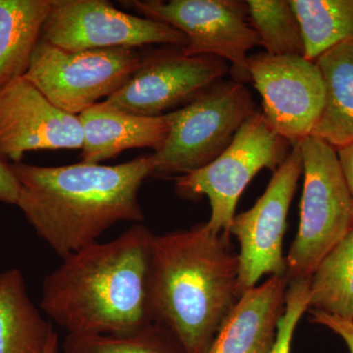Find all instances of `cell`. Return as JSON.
<instances>
[{
	"label": "cell",
	"mask_w": 353,
	"mask_h": 353,
	"mask_svg": "<svg viewBox=\"0 0 353 353\" xmlns=\"http://www.w3.org/2000/svg\"><path fill=\"white\" fill-rule=\"evenodd\" d=\"M153 236L137 223L69 255L44 279L41 308L70 334L127 336L152 324Z\"/></svg>",
	"instance_id": "6da1fadb"
},
{
	"label": "cell",
	"mask_w": 353,
	"mask_h": 353,
	"mask_svg": "<svg viewBox=\"0 0 353 353\" xmlns=\"http://www.w3.org/2000/svg\"><path fill=\"white\" fill-rule=\"evenodd\" d=\"M21 185L19 206L37 234L62 259L117 224L141 222V183L154 171L152 155L105 166L81 163L60 167L12 164Z\"/></svg>",
	"instance_id": "7a4b0ae2"
},
{
	"label": "cell",
	"mask_w": 353,
	"mask_h": 353,
	"mask_svg": "<svg viewBox=\"0 0 353 353\" xmlns=\"http://www.w3.org/2000/svg\"><path fill=\"white\" fill-rule=\"evenodd\" d=\"M239 259L230 234L208 223L153 236L152 322L170 330L187 353H206L239 301Z\"/></svg>",
	"instance_id": "3957f363"
},
{
	"label": "cell",
	"mask_w": 353,
	"mask_h": 353,
	"mask_svg": "<svg viewBox=\"0 0 353 353\" xmlns=\"http://www.w3.org/2000/svg\"><path fill=\"white\" fill-rule=\"evenodd\" d=\"M304 182L301 220L287 260L289 281L310 279L353 230V196L333 146L315 137L299 143Z\"/></svg>",
	"instance_id": "277c9868"
},
{
	"label": "cell",
	"mask_w": 353,
	"mask_h": 353,
	"mask_svg": "<svg viewBox=\"0 0 353 353\" xmlns=\"http://www.w3.org/2000/svg\"><path fill=\"white\" fill-rule=\"evenodd\" d=\"M245 83L220 81L183 108L169 112L170 132L152 154V176H183L212 162L256 112Z\"/></svg>",
	"instance_id": "5b68a950"
},
{
	"label": "cell",
	"mask_w": 353,
	"mask_h": 353,
	"mask_svg": "<svg viewBox=\"0 0 353 353\" xmlns=\"http://www.w3.org/2000/svg\"><path fill=\"white\" fill-rule=\"evenodd\" d=\"M287 139L274 131L262 111L245 121L219 157L203 168L176 179V190L185 199L208 196L209 226L230 234L239 199L246 185L262 169L277 171L290 152Z\"/></svg>",
	"instance_id": "8992f818"
},
{
	"label": "cell",
	"mask_w": 353,
	"mask_h": 353,
	"mask_svg": "<svg viewBox=\"0 0 353 353\" xmlns=\"http://www.w3.org/2000/svg\"><path fill=\"white\" fill-rule=\"evenodd\" d=\"M136 48L70 51L39 39L25 78L72 115L124 87L141 63Z\"/></svg>",
	"instance_id": "52a82bcc"
},
{
	"label": "cell",
	"mask_w": 353,
	"mask_h": 353,
	"mask_svg": "<svg viewBox=\"0 0 353 353\" xmlns=\"http://www.w3.org/2000/svg\"><path fill=\"white\" fill-rule=\"evenodd\" d=\"M145 18L159 21L185 34L188 57H215L229 62L233 80L250 83L248 51L259 46L240 0H134L128 2Z\"/></svg>",
	"instance_id": "ba28073f"
},
{
	"label": "cell",
	"mask_w": 353,
	"mask_h": 353,
	"mask_svg": "<svg viewBox=\"0 0 353 353\" xmlns=\"http://www.w3.org/2000/svg\"><path fill=\"white\" fill-rule=\"evenodd\" d=\"M303 172V154L299 143L292 146L284 163L274 172L256 203L232 221L230 234H234L240 243L239 297L256 287L265 275H287L283 243L288 212Z\"/></svg>",
	"instance_id": "9c48e42d"
},
{
	"label": "cell",
	"mask_w": 353,
	"mask_h": 353,
	"mask_svg": "<svg viewBox=\"0 0 353 353\" xmlns=\"http://www.w3.org/2000/svg\"><path fill=\"white\" fill-rule=\"evenodd\" d=\"M41 39L70 51L155 43L183 48L188 43L185 34L172 26L123 12L104 0H51Z\"/></svg>",
	"instance_id": "30bf717a"
},
{
	"label": "cell",
	"mask_w": 353,
	"mask_h": 353,
	"mask_svg": "<svg viewBox=\"0 0 353 353\" xmlns=\"http://www.w3.org/2000/svg\"><path fill=\"white\" fill-rule=\"evenodd\" d=\"M248 71L274 131L292 145L310 137L326 101L324 80L315 62L261 52L248 55Z\"/></svg>",
	"instance_id": "8fae6325"
},
{
	"label": "cell",
	"mask_w": 353,
	"mask_h": 353,
	"mask_svg": "<svg viewBox=\"0 0 353 353\" xmlns=\"http://www.w3.org/2000/svg\"><path fill=\"white\" fill-rule=\"evenodd\" d=\"M229 72L221 58L188 57L182 48L163 50L141 60L129 82L103 102L125 112L157 117L190 103Z\"/></svg>",
	"instance_id": "7c38bea8"
},
{
	"label": "cell",
	"mask_w": 353,
	"mask_h": 353,
	"mask_svg": "<svg viewBox=\"0 0 353 353\" xmlns=\"http://www.w3.org/2000/svg\"><path fill=\"white\" fill-rule=\"evenodd\" d=\"M79 116L51 103L24 76L0 88V155L20 163L34 150H82Z\"/></svg>",
	"instance_id": "4fadbf2b"
},
{
	"label": "cell",
	"mask_w": 353,
	"mask_h": 353,
	"mask_svg": "<svg viewBox=\"0 0 353 353\" xmlns=\"http://www.w3.org/2000/svg\"><path fill=\"white\" fill-rule=\"evenodd\" d=\"M289 279L272 276L241 294L206 353H269L284 314Z\"/></svg>",
	"instance_id": "5bb4252c"
},
{
	"label": "cell",
	"mask_w": 353,
	"mask_h": 353,
	"mask_svg": "<svg viewBox=\"0 0 353 353\" xmlns=\"http://www.w3.org/2000/svg\"><path fill=\"white\" fill-rule=\"evenodd\" d=\"M83 132L82 162L99 164L131 148L157 152L170 132V117L136 115L111 108L103 101L79 115Z\"/></svg>",
	"instance_id": "9a60e30c"
},
{
	"label": "cell",
	"mask_w": 353,
	"mask_h": 353,
	"mask_svg": "<svg viewBox=\"0 0 353 353\" xmlns=\"http://www.w3.org/2000/svg\"><path fill=\"white\" fill-rule=\"evenodd\" d=\"M326 88V101L311 136L334 150L353 143V39L315 60Z\"/></svg>",
	"instance_id": "2e32d148"
},
{
	"label": "cell",
	"mask_w": 353,
	"mask_h": 353,
	"mask_svg": "<svg viewBox=\"0 0 353 353\" xmlns=\"http://www.w3.org/2000/svg\"><path fill=\"white\" fill-rule=\"evenodd\" d=\"M52 329L28 296L18 269L0 274V353H44Z\"/></svg>",
	"instance_id": "e0dca14e"
},
{
	"label": "cell",
	"mask_w": 353,
	"mask_h": 353,
	"mask_svg": "<svg viewBox=\"0 0 353 353\" xmlns=\"http://www.w3.org/2000/svg\"><path fill=\"white\" fill-rule=\"evenodd\" d=\"M51 0H0V88L25 76Z\"/></svg>",
	"instance_id": "ac0fdd59"
},
{
	"label": "cell",
	"mask_w": 353,
	"mask_h": 353,
	"mask_svg": "<svg viewBox=\"0 0 353 353\" xmlns=\"http://www.w3.org/2000/svg\"><path fill=\"white\" fill-rule=\"evenodd\" d=\"M304 43V58L318 57L353 39V0H290Z\"/></svg>",
	"instance_id": "d6986e66"
},
{
	"label": "cell",
	"mask_w": 353,
	"mask_h": 353,
	"mask_svg": "<svg viewBox=\"0 0 353 353\" xmlns=\"http://www.w3.org/2000/svg\"><path fill=\"white\" fill-rule=\"evenodd\" d=\"M309 309L353 320V230L311 276Z\"/></svg>",
	"instance_id": "ffe728a7"
},
{
	"label": "cell",
	"mask_w": 353,
	"mask_h": 353,
	"mask_svg": "<svg viewBox=\"0 0 353 353\" xmlns=\"http://www.w3.org/2000/svg\"><path fill=\"white\" fill-rule=\"evenodd\" d=\"M246 6L265 52L304 57L303 32L290 0H248Z\"/></svg>",
	"instance_id": "44dd1931"
},
{
	"label": "cell",
	"mask_w": 353,
	"mask_h": 353,
	"mask_svg": "<svg viewBox=\"0 0 353 353\" xmlns=\"http://www.w3.org/2000/svg\"><path fill=\"white\" fill-rule=\"evenodd\" d=\"M62 353H187L170 330L153 322L127 336L67 334Z\"/></svg>",
	"instance_id": "7402d4cb"
},
{
	"label": "cell",
	"mask_w": 353,
	"mask_h": 353,
	"mask_svg": "<svg viewBox=\"0 0 353 353\" xmlns=\"http://www.w3.org/2000/svg\"><path fill=\"white\" fill-rule=\"evenodd\" d=\"M309 287L310 279L290 281L285 312L279 321L277 338L269 353H290L297 324L309 309Z\"/></svg>",
	"instance_id": "603a6c76"
},
{
	"label": "cell",
	"mask_w": 353,
	"mask_h": 353,
	"mask_svg": "<svg viewBox=\"0 0 353 353\" xmlns=\"http://www.w3.org/2000/svg\"><path fill=\"white\" fill-rule=\"evenodd\" d=\"M308 311L311 321L326 327L341 336L350 350V353H353V320L328 314L316 309H308Z\"/></svg>",
	"instance_id": "cb8c5ba5"
},
{
	"label": "cell",
	"mask_w": 353,
	"mask_h": 353,
	"mask_svg": "<svg viewBox=\"0 0 353 353\" xmlns=\"http://www.w3.org/2000/svg\"><path fill=\"white\" fill-rule=\"evenodd\" d=\"M21 185L14 173L12 165L0 155V202L17 204Z\"/></svg>",
	"instance_id": "d4e9b609"
},
{
	"label": "cell",
	"mask_w": 353,
	"mask_h": 353,
	"mask_svg": "<svg viewBox=\"0 0 353 353\" xmlns=\"http://www.w3.org/2000/svg\"><path fill=\"white\" fill-rule=\"evenodd\" d=\"M336 152H338L339 160H340L341 169L345 174V180H347L348 187L352 190L353 196V143L343 146L336 150Z\"/></svg>",
	"instance_id": "484cf974"
},
{
	"label": "cell",
	"mask_w": 353,
	"mask_h": 353,
	"mask_svg": "<svg viewBox=\"0 0 353 353\" xmlns=\"http://www.w3.org/2000/svg\"><path fill=\"white\" fill-rule=\"evenodd\" d=\"M44 353H59V338H58L57 332L53 331L51 334Z\"/></svg>",
	"instance_id": "4316f807"
}]
</instances>
